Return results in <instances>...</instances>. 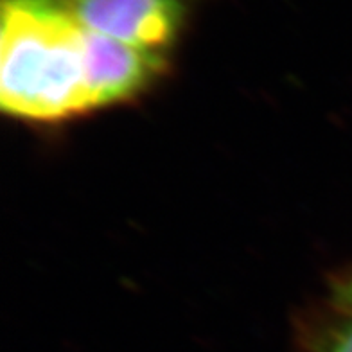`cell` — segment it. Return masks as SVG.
<instances>
[{
	"label": "cell",
	"instance_id": "cell-1",
	"mask_svg": "<svg viewBox=\"0 0 352 352\" xmlns=\"http://www.w3.org/2000/svg\"><path fill=\"white\" fill-rule=\"evenodd\" d=\"M0 104L28 121H61L92 111L85 29L65 0H2Z\"/></svg>",
	"mask_w": 352,
	"mask_h": 352
},
{
	"label": "cell",
	"instance_id": "cell-2",
	"mask_svg": "<svg viewBox=\"0 0 352 352\" xmlns=\"http://www.w3.org/2000/svg\"><path fill=\"white\" fill-rule=\"evenodd\" d=\"M196 0H65L76 22L90 33L151 51L169 52Z\"/></svg>",
	"mask_w": 352,
	"mask_h": 352
},
{
	"label": "cell",
	"instance_id": "cell-3",
	"mask_svg": "<svg viewBox=\"0 0 352 352\" xmlns=\"http://www.w3.org/2000/svg\"><path fill=\"white\" fill-rule=\"evenodd\" d=\"M85 63L90 108L98 110L140 96L167 69V52L85 31Z\"/></svg>",
	"mask_w": 352,
	"mask_h": 352
},
{
	"label": "cell",
	"instance_id": "cell-4",
	"mask_svg": "<svg viewBox=\"0 0 352 352\" xmlns=\"http://www.w3.org/2000/svg\"><path fill=\"white\" fill-rule=\"evenodd\" d=\"M313 352H352V309L340 307L313 338Z\"/></svg>",
	"mask_w": 352,
	"mask_h": 352
},
{
	"label": "cell",
	"instance_id": "cell-5",
	"mask_svg": "<svg viewBox=\"0 0 352 352\" xmlns=\"http://www.w3.org/2000/svg\"><path fill=\"white\" fill-rule=\"evenodd\" d=\"M336 306L352 309V277H349L342 286L338 287V297H336Z\"/></svg>",
	"mask_w": 352,
	"mask_h": 352
}]
</instances>
